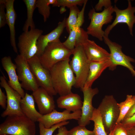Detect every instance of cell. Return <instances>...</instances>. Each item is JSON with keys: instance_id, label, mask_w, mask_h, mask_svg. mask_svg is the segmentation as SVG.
I'll list each match as a JSON object with an SVG mask.
<instances>
[{"instance_id": "1", "label": "cell", "mask_w": 135, "mask_h": 135, "mask_svg": "<svg viewBox=\"0 0 135 135\" xmlns=\"http://www.w3.org/2000/svg\"><path fill=\"white\" fill-rule=\"evenodd\" d=\"M70 59L60 62L53 66L50 70L53 87L60 96L72 92L76 79L70 65Z\"/></svg>"}, {"instance_id": "2", "label": "cell", "mask_w": 135, "mask_h": 135, "mask_svg": "<svg viewBox=\"0 0 135 135\" xmlns=\"http://www.w3.org/2000/svg\"><path fill=\"white\" fill-rule=\"evenodd\" d=\"M35 122L24 115L8 116L0 125V135H35Z\"/></svg>"}, {"instance_id": "3", "label": "cell", "mask_w": 135, "mask_h": 135, "mask_svg": "<svg viewBox=\"0 0 135 135\" xmlns=\"http://www.w3.org/2000/svg\"><path fill=\"white\" fill-rule=\"evenodd\" d=\"M72 51L73 56L69 64L75 75L76 82L74 86L80 88L82 91L88 74L90 62L87 58L82 45L76 46Z\"/></svg>"}, {"instance_id": "4", "label": "cell", "mask_w": 135, "mask_h": 135, "mask_svg": "<svg viewBox=\"0 0 135 135\" xmlns=\"http://www.w3.org/2000/svg\"><path fill=\"white\" fill-rule=\"evenodd\" d=\"M72 53L59 39L48 44L39 58L44 66L50 70L57 63L69 59Z\"/></svg>"}, {"instance_id": "5", "label": "cell", "mask_w": 135, "mask_h": 135, "mask_svg": "<svg viewBox=\"0 0 135 135\" xmlns=\"http://www.w3.org/2000/svg\"><path fill=\"white\" fill-rule=\"evenodd\" d=\"M114 7L112 6L104 8L101 12H96L94 8L91 9L88 13V18L90 20L87 29L88 35L96 38L101 41L103 40L104 31L102 30L103 26L111 22L113 18Z\"/></svg>"}, {"instance_id": "6", "label": "cell", "mask_w": 135, "mask_h": 135, "mask_svg": "<svg viewBox=\"0 0 135 135\" xmlns=\"http://www.w3.org/2000/svg\"><path fill=\"white\" fill-rule=\"evenodd\" d=\"M98 108L100 113L105 131L108 134L116 124L119 116L118 103L112 95H106Z\"/></svg>"}, {"instance_id": "7", "label": "cell", "mask_w": 135, "mask_h": 135, "mask_svg": "<svg viewBox=\"0 0 135 135\" xmlns=\"http://www.w3.org/2000/svg\"><path fill=\"white\" fill-rule=\"evenodd\" d=\"M103 40L108 46L110 51V60L111 64L109 69L113 70L118 66H121L128 68L135 77L134 68L131 62H135V60L124 54L122 50V46L118 44L111 41L108 38L104 36Z\"/></svg>"}, {"instance_id": "8", "label": "cell", "mask_w": 135, "mask_h": 135, "mask_svg": "<svg viewBox=\"0 0 135 135\" xmlns=\"http://www.w3.org/2000/svg\"><path fill=\"white\" fill-rule=\"evenodd\" d=\"M43 32L42 30L35 28L22 33L18 38L19 54L27 60L36 55L38 40Z\"/></svg>"}, {"instance_id": "9", "label": "cell", "mask_w": 135, "mask_h": 135, "mask_svg": "<svg viewBox=\"0 0 135 135\" xmlns=\"http://www.w3.org/2000/svg\"><path fill=\"white\" fill-rule=\"evenodd\" d=\"M32 71L39 87L45 90L50 95L57 93L52 85L49 70L44 66L36 55L27 60Z\"/></svg>"}, {"instance_id": "10", "label": "cell", "mask_w": 135, "mask_h": 135, "mask_svg": "<svg viewBox=\"0 0 135 135\" xmlns=\"http://www.w3.org/2000/svg\"><path fill=\"white\" fill-rule=\"evenodd\" d=\"M18 79L23 89L34 92L39 87L27 60L20 54L14 59Z\"/></svg>"}, {"instance_id": "11", "label": "cell", "mask_w": 135, "mask_h": 135, "mask_svg": "<svg viewBox=\"0 0 135 135\" xmlns=\"http://www.w3.org/2000/svg\"><path fill=\"white\" fill-rule=\"evenodd\" d=\"M0 84L4 89L7 97V106L1 116L4 118L12 115H24L20 108L22 97L20 94L8 84L4 74L0 77Z\"/></svg>"}, {"instance_id": "12", "label": "cell", "mask_w": 135, "mask_h": 135, "mask_svg": "<svg viewBox=\"0 0 135 135\" xmlns=\"http://www.w3.org/2000/svg\"><path fill=\"white\" fill-rule=\"evenodd\" d=\"M126 8L121 10L115 5L114 7V12L116 17L112 24L108 26L104 31V36L108 37L110 31L117 24L120 23L126 24L128 26L130 34L133 36L132 29L135 23V7L132 6L130 0H128Z\"/></svg>"}, {"instance_id": "13", "label": "cell", "mask_w": 135, "mask_h": 135, "mask_svg": "<svg viewBox=\"0 0 135 135\" xmlns=\"http://www.w3.org/2000/svg\"><path fill=\"white\" fill-rule=\"evenodd\" d=\"M82 45L84 52L90 62H101L110 60V54L106 50L88 39V35L84 36L79 42Z\"/></svg>"}, {"instance_id": "14", "label": "cell", "mask_w": 135, "mask_h": 135, "mask_svg": "<svg viewBox=\"0 0 135 135\" xmlns=\"http://www.w3.org/2000/svg\"><path fill=\"white\" fill-rule=\"evenodd\" d=\"M81 114V110L71 113L66 110L59 112L54 109L50 113L42 115L38 122L43 124L46 128H49L56 124L67 120L74 119L78 120Z\"/></svg>"}, {"instance_id": "15", "label": "cell", "mask_w": 135, "mask_h": 135, "mask_svg": "<svg viewBox=\"0 0 135 135\" xmlns=\"http://www.w3.org/2000/svg\"><path fill=\"white\" fill-rule=\"evenodd\" d=\"M84 101L81 109L82 114L80 118L78 120L79 125L86 126L90 123L94 108L92 105V100L94 96L99 92L98 88H90L83 90Z\"/></svg>"}, {"instance_id": "16", "label": "cell", "mask_w": 135, "mask_h": 135, "mask_svg": "<svg viewBox=\"0 0 135 135\" xmlns=\"http://www.w3.org/2000/svg\"><path fill=\"white\" fill-rule=\"evenodd\" d=\"M32 95L42 115L48 114L55 109L56 106L53 96L44 88L39 87L32 92Z\"/></svg>"}, {"instance_id": "17", "label": "cell", "mask_w": 135, "mask_h": 135, "mask_svg": "<svg viewBox=\"0 0 135 135\" xmlns=\"http://www.w3.org/2000/svg\"><path fill=\"white\" fill-rule=\"evenodd\" d=\"M2 66L6 72L9 78L8 83L10 86L18 92L22 98L25 94L18 80L16 71V66L12 62L10 56H5L1 59Z\"/></svg>"}, {"instance_id": "18", "label": "cell", "mask_w": 135, "mask_h": 135, "mask_svg": "<svg viewBox=\"0 0 135 135\" xmlns=\"http://www.w3.org/2000/svg\"><path fill=\"white\" fill-rule=\"evenodd\" d=\"M66 19L65 18L62 22H59L57 27L50 33L41 35L37 42V52L36 55L38 57L43 53L46 46L50 43L58 40L66 27Z\"/></svg>"}, {"instance_id": "19", "label": "cell", "mask_w": 135, "mask_h": 135, "mask_svg": "<svg viewBox=\"0 0 135 135\" xmlns=\"http://www.w3.org/2000/svg\"><path fill=\"white\" fill-rule=\"evenodd\" d=\"M6 9V24L10 31V40L11 46L14 52L18 53L16 40L15 24L16 14L14 7V0H3Z\"/></svg>"}, {"instance_id": "20", "label": "cell", "mask_w": 135, "mask_h": 135, "mask_svg": "<svg viewBox=\"0 0 135 135\" xmlns=\"http://www.w3.org/2000/svg\"><path fill=\"white\" fill-rule=\"evenodd\" d=\"M56 102L59 108L65 109L72 112L81 110L83 104L80 96L72 92L66 95L60 96L57 99Z\"/></svg>"}, {"instance_id": "21", "label": "cell", "mask_w": 135, "mask_h": 135, "mask_svg": "<svg viewBox=\"0 0 135 135\" xmlns=\"http://www.w3.org/2000/svg\"><path fill=\"white\" fill-rule=\"evenodd\" d=\"M111 64L110 60L103 61L90 62L88 74L82 90L92 87L94 81L99 78L104 70L109 68Z\"/></svg>"}, {"instance_id": "22", "label": "cell", "mask_w": 135, "mask_h": 135, "mask_svg": "<svg viewBox=\"0 0 135 135\" xmlns=\"http://www.w3.org/2000/svg\"><path fill=\"white\" fill-rule=\"evenodd\" d=\"M35 102L32 95L26 93L24 96L21 99L20 106L24 115L35 122H38L42 115L36 109Z\"/></svg>"}, {"instance_id": "23", "label": "cell", "mask_w": 135, "mask_h": 135, "mask_svg": "<svg viewBox=\"0 0 135 135\" xmlns=\"http://www.w3.org/2000/svg\"><path fill=\"white\" fill-rule=\"evenodd\" d=\"M27 10V17L23 26L24 32L28 31L29 27L32 30L35 28V26L33 18L34 12L36 7L37 0H23Z\"/></svg>"}, {"instance_id": "24", "label": "cell", "mask_w": 135, "mask_h": 135, "mask_svg": "<svg viewBox=\"0 0 135 135\" xmlns=\"http://www.w3.org/2000/svg\"><path fill=\"white\" fill-rule=\"evenodd\" d=\"M90 120L94 123L93 131L94 135H108L105 129L100 113L98 108H94Z\"/></svg>"}, {"instance_id": "25", "label": "cell", "mask_w": 135, "mask_h": 135, "mask_svg": "<svg viewBox=\"0 0 135 135\" xmlns=\"http://www.w3.org/2000/svg\"><path fill=\"white\" fill-rule=\"evenodd\" d=\"M56 0H37L36 7L39 13L43 17L45 22L49 18L50 14V5H54Z\"/></svg>"}, {"instance_id": "26", "label": "cell", "mask_w": 135, "mask_h": 135, "mask_svg": "<svg viewBox=\"0 0 135 135\" xmlns=\"http://www.w3.org/2000/svg\"><path fill=\"white\" fill-rule=\"evenodd\" d=\"M134 103V100L133 96L127 95L124 101L118 103L120 110V114L116 124L121 122L123 120Z\"/></svg>"}, {"instance_id": "27", "label": "cell", "mask_w": 135, "mask_h": 135, "mask_svg": "<svg viewBox=\"0 0 135 135\" xmlns=\"http://www.w3.org/2000/svg\"><path fill=\"white\" fill-rule=\"evenodd\" d=\"M69 8V14L66 19V27L68 32L75 27L77 22L78 14L80 11L77 6H73Z\"/></svg>"}, {"instance_id": "28", "label": "cell", "mask_w": 135, "mask_h": 135, "mask_svg": "<svg viewBox=\"0 0 135 135\" xmlns=\"http://www.w3.org/2000/svg\"><path fill=\"white\" fill-rule=\"evenodd\" d=\"M81 28H74L69 32L67 39L62 42L63 45L68 49L72 51L75 48L76 42L81 31Z\"/></svg>"}, {"instance_id": "29", "label": "cell", "mask_w": 135, "mask_h": 135, "mask_svg": "<svg viewBox=\"0 0 135 135\" xmlns=\"http://www.w3.org/2000/svg\"><path fill=\"white\" fill-rule=\"evenodd\" d=\"M69 123L68 121H64L56 124L50 128H46L43 124L39 122L40 135H52L56 129L60 126L66 125Z\"/></svg>"}, {"instance_id": "30", "label": "cell", "mask_w": 135, "mask_h": 135, "mask_svg": "<svg viewBox=\"0 0 135 135\" xmlns=\"http://www.w3.org/2000/svg\"><path fill=\"white\" fill-rule=\"evenodd\" d=\"M86 0H56V3L52 5L53 6H61L68 8L77 5L80 6L83 5Z\"/></svg>"}, {"instance_id": "31", "label": "cell", "mask_w": 135, "mask_h": 135, "mask_svg": "<svg viewBox=\"0 0 135 135\" xmlns=\"http://www.w3.org/2000/svg\"><path fill=\"white\" fill-rule=\"evenodd\" d=\"M85 126L78 125L68 130L67 135H94L93 131L88 130Z\"/></svg>"}, {"instance_id": "32", "label": "cell", "mask_w": 135, "mask_h": 135, "mask_svg": "<svg viewBox=\"0 0 135 135\" xmlns=\"http://www.w3.org/2000/svg\"><path fill=\"white\" fill-rule=\"evenodd\" d=\"M108 135H128L126 130L121 122L116 124Z\"/></svg>"}, {"instance_id": "33", "label": "cell", "mask_w": 135, "mask_h": 135, "mask_svg": "<svg viewBox=\"0 0 135 135\" xmlns=\"http://www.w3.org/2000/svg\"><path fill=\"white\" fill-rule=\"evenodd\" d=\"M5 6L3 0H0V28L4 26L6 24V14L5 12Z\"/></svg>"}, {"instance_id": "34", "label": "cell", "mask_w": 135, "mask_h": 135, "mask_svg": "<svg viewBox=\"0 0 135 135\" xmlns=\"http://www.w3.org/2000/svg\"><path fill=\"white\" fill-rule=\"evenodd\" d=\"M112 4L110 0H99L94 8L96 11H101L103 7L104 8H107L112 6Z\"/></svg>"}, {"instance_id": "35", "label": "cell", "mask_w": 135, "mask_h": 135, "mask_svg": "<svg viewBox=\"0 0 135 135\" xmlns=\"http://www.w3.org/2000/svg\"><path fill=\"white\" fill-rule=\"evenodd\" d=\"M121 122L126 129L135 126V113L131 116L124 119Z\"/></svg>"}, {"instance_id": "36", "label": "cell", "mask_w": 135, "mask_h": 135, "mask_svg": "<svg viewBox=\"0 0 135 135\" xmlns=\"http://www.w3.org/2000/svg\"><path fill=\"white\" fill-rule=\"evenodd\" d=\"M7 97L0 88V105L2 108L6 109L7 105Z\"/></svg>"}, {"instance_id": "37", "label": "cell", "mask_w": 135, "mask_h": 135, "mask_svg": "<svg viewBox=\"0 0 135 135\" xmlns=\"http://www.w3.org/2000/svg\"><path fill=\"white\" fill-rule=\"evenodd\" d=\"M133 98L134 100V104L126 115L124 119L131 116L135 113V95L133 96Z\"/></svg>"}, {"instance_id": "38", "label": "cell", "mask_w": 135, "mask_h": 135, "mask_svg": "<svg viewBox=\"0 0 135 135\" xmlns=\"http://www.w3.org/2000/svg\"><path fill=\"white\" fill-rule=\"evenodd\" d=\"M68 131L66 127L62 126L58 128V133L55 135H67Z\"/></svg>"}, {"instance_id": "39", "label": "cell", "mask_w": 135, "mask_h": 135, "mask_svg": "<svg viewBox=\"0 0 135 135\" xmlns=\"http://www.w3.org/2000/svg\"><path fill=\"white\" fill-rule=\"evenodd\" d=\"M126 130L128 135H135V126Z\"/></svg>"}]
</instances>
